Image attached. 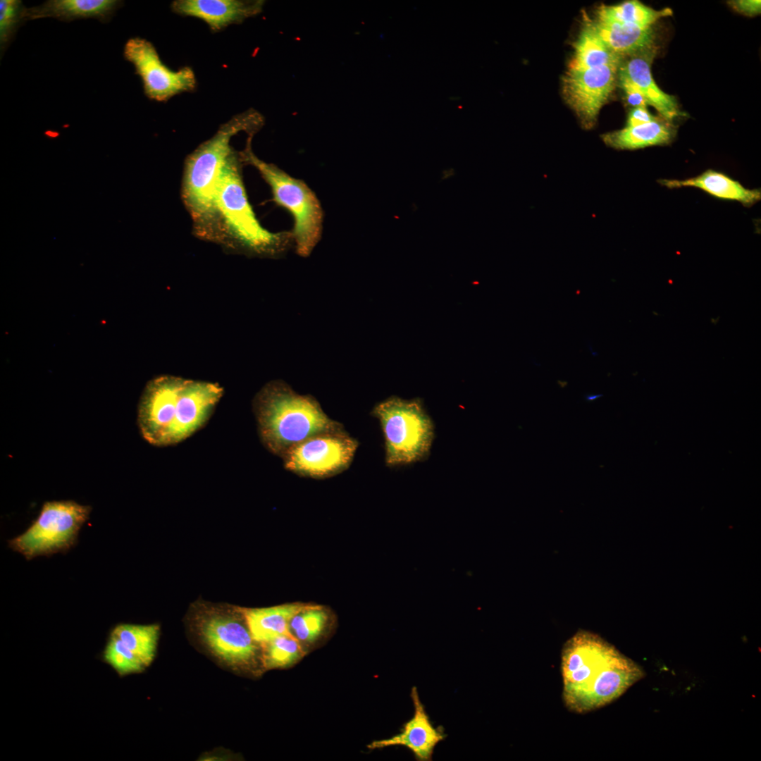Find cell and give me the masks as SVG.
Masks as SVG:
<instances>
[{
  "label": "cell",
  "mask_w": 761,
  "mask_h": 761,
  "mask_svg": "<svg viewBox=\"0 0 761 761\" xmlns=\"http://www.w3.org/2000/svg\"><path fill=\"white\" fill-rule=\"evenodd\" d=\"M562 698L570 711L583 714L619 698L645 673L598 635L579 630L561 655Z\"/></svg>",
  "instance_id": "obj_1"
},
{
  "label": "cell",
  "mask_w": 761,
  "mask_h": 761,
  "mask_svg": "<svg viewBox=\"0 0 761 761\" xmlns=\"http://www.w3.org/2000/svg\"><path fill=\"white\" fill-rule=\"evenodd\" d=\"M223 394L216 383L170 375L151 380L138 408L143 438L156 446L185 440L206 423Z\"/></svg>",
  "instance_id": "obj_2"
},
{
  "label": "cell",
  "mask_w": 761,
  "mask_h": 761,
  "mask_svg": "<svg viewBox=\"0 0 761 761\" xmlns=\"http://www.w3.org/2000/svg\"><path fill=\"white\" fill-rule=\"evenodd\" d=\"M263 123L262 116L254 110L235 115L187 157L182 197L194 233L200 239L222 245L224 233L216 206V191L221 173L235 151L230 141L240 132L254 135Z\"/></svg>",
  "instance_id": "obj_3"
},
{
  "label": "cell",
  "mask_w": 761,
  "mask_h": 761,
  "mask_svg": "<svg viewBox=\"0 0 761 761\" xmlns=\"http://www.w3.org/2000/svg\"><path fill=\"white\" fill-rule=\"evenodd\" d=\"M253 409L260 438L278 457L314 435L343 430L311 395H302L281 380L267 383L255 395Z\"/></svg>",
  "instance_id": "obj_4"
},
{
  "label": "cell",
  "mask_w": 761,
  "mask_h": 761,
  "mask_svg": "<svg viewBox=\"0 0 761 761\" xmlns=\"http://www.w3.org/2000/svg\"><path fill=\"white\" fill-rule=\"evenodd\" d=\"M240 154L236 151L219 178L216 206L223 229L221 245L248 256L277 259L294 247L291 233H272L263 228L248 201L241 177Z\"/></svg>",
  "instance_id": "obj_5"
},
{
  "label": "cell",
  "mask_w": 761,
  "mask_h": 761,
  "mask_svg": "<svg viewBox=\"0 0 761 761\" xmlns=\"http://www.w3.org/2000/svg\"><path fill=\"white\" fill-rule=\"evenodd\" d=\"M252 136L248 137L245 149L240 152L241 160L259 171L270 186L276 204L292 215L294 248L299 256L308 257L321 238L323 213L321 203L303 180L256 156L251 147Z\"/></svg>",
  "instance_id": "obj_6"
},
{
  "label": "cell",
  "mask_w": 761,
  "mask_h": 761,
  "mask_svg": "<svg viewBox=\"0 0 761 761\" xmlns=\"http://www.w3.org/2000/svg\"><path fill=\"white\" fill-rule=\"evenodd\" d=\"M371 414L383 433L387 466L409 464L428 455L434 426L421 400L392 396L376 404Z\"/></svg>",
  "instance_id": "obj_7"
},
{
  "label": "cell",
  "mask_w": 761,
  "mask_h": 761,
  "mask_svg": "<svg viewBox=\"0 0 761 761\" xmlns=\"http://www.w3.org/2000/svg\"><path fill=\"white\" fill-rule=\"evenodd\" d=\"M91 507L72 500L45 502L37 519L9 546L27 559L64 551L75 542Z\"/></svg>",
  "instance_id": "obj_8"
},
{
  "label": "cell",
  "mask_w": 761,
  "mask_h": 761,
  "mask_svg": "<svg viewBox=\"0 0 761 761\" xmlns=\"http://www.w3.org/2000/svg\"><path fill=\"white\" fill-rule=\"evenodd\" d=\"M357 447L358 442L343 429L310 437L291 447L281 458L288 471L304 476L326 478L347 469Z\"/></svg>",
  "instance_id": "obj_9"
},
{
  "label": "cell",
  "mask_w": 761,
  "mask_h": 761,
  "mask_svg": "<svg viewBox=\"0 0 761 761\" xmlns=\"http://www.w3.org/2000/svg\"><path fill=\"white\" fill-rule=\"evenodd\" d=\"M123 56L135 67L142 80L144 94L151 100L166 101L197 87V79L189 66L174 70L159 57L156 47L146 39L135 37L125 42Z\"/></svg>",
  "instance_id": "obj_10"
},
{
  "label": "cell",
  "mask_w": 761,
  "mask_h": 761,
  "mask_svg": "<svg viewBox=\"0 0 761 761\" xmlns=\"http://www.w3.org/2000/svg\"><path fill=\"white\" fill-rule=\"evenodd\" d=\"M199 630L209 651L228 667L246 669L256 663L257 642L253 638L245 619L216 612L202 619Z\"/></svg>",
  "instance_id": "obj_11"
},
{
  "label": "cell",
  "mask_w": 761,
  "mask_h": 761,
  "mask_svg": "<svg viewBox=\"0 0 761 761\" xmlns=\"http://www.w3.org/2000/svg\"><path fill=\"white\" fill-rule=\"evenodd\" d=\"M619 66L567 70L562 79L563 94L583 128L593 127L600 110L614 89Z\"/></svg>",
  "instance_id": "obj_12"
},
{
  "label": "cell",
  "mask_w": 761,
  "mask_h": 761,
  "mask_svg": "<svg viewBox=\"0 0 761 761\" xmlns=\"http://www.w3.org/2000/svg\"><path fill=\"white\" fill-rule=\"evenodd\" d=\"M411 698L414 713L413 717L404 724L401 731L389 738L373 741L368 745L369 748L400 745L410 750L417 760H432L435 747L446 735L441 726L435 727L431 722L415 686L412 688Z\"/></svg>",
  "instance_id": "obj_13"
},
{
  "label": "cell",
  "mask_w": 761,
  "mask_h": 761,
  "mask_svg": "<svg viewBox=\"0 0 761 761\" xmlns=\"http://www.w3.org/2000/svg\"><path fill=\"white\" fill-rule=\"evenodd\" d=\"M263 5V1L176 0L171 8L175 13L201 19L211 30L218 31L259 13Z\"/></svg>",
  "instance_id": "obj_14"
},
{
  "label": "cell",
  "mask_w": 761,
  "mask_h": 761,
  "mask_svg": "<svg viewBox=\"0 0 761 761\" xmlns=\"http://www.w3.org/2000/svg\"><path fill=\"white\" fill-rule=\"evenodd\" d=\"M122 3L117 0H48L39 6L25 8L23 18L25 21L52 18L65 22L94 18L106 23Z\"/></svg>",
  "instance_id": "obj_15"
},
{
  "label": "cell",
  "mask_w": 761,
  "mask_h": 761,
  "mask_svg": "<svg viewBox=\"0 0 761 761\" xmlns=\"http://www.w3.org/2000/svg\"><path fill=\"white\" fill-rule=\"evenodd\" d=\"M653 49L633 55L622 66L619 73L633 82L645 96L648 105L652 106L664 120L672 122L680 116V111L674 97L669 95L656 85L651 73V62L654 57Z\"/></svg>",
  "instance_id": "obj_16"
},
{
  "label": "cell",
  "mask_w": 761,
  "mask_h": 761,
  "mask_svg": "<svg viewBox=\"0 0 761 761\" xmlns=\"http://www.w3.org/2000/svg\"><path fill=\"white\" fill-rule=\"evenodd\" d=\"M658 182L669 188L693 187L707 194L726 200L736 201L750 206L761 199V191L748 189L724 173L707 170L698 176L683 180L661 179Z\"/></svg>",
  "instance_id": "obj_17"
},
{
  "label": "cell",
  "mask_w": 761,
  "mask_h": 761,
  "mask_svg": "<svg viewBox=\"0 0 761 761\" xmlns=\"http://www.w3.org/2000/svg\"><path fill=\"white\" fill-rule=\"evenodd\" d=\"M311 605L286 604L242 609L241 612L253 638L261 645L280 636H295L290 624L295 614Z\"/></svg>",
  "instance_id": "obj_18"
},
{
  "label": "cell",
  "mask_w": 761,
  "mask_h": 761,
  "mask_svg": "<svg viewBox=\"0 0 761 761\" xmlns=\"http://www.w3.org/2000/svg\"><path fill=\"white\" fill-rule=\"evenodd\" d=\"M596 32L614 53L636 55L653 49L655 34L652 27L595 20Z\"/></svg>",
  "instance_id": "obj_19"
},
{
  "label": "cell",
  "mask_w": 761,
  "mask_h": 761,
  "mask_svg": "<svg viewBox=\"0 0 761 761\" xmlns=\"http://www.w3.org/2000/svg\"><path fill=\"white\" fill-rule=\"evenodd\" d=\"M676 135L671 122L657 119L653 122L602 135L604 142L616 149L633 150L669 144Z\"/></svg>",
  "instance_id": "obj_20"
},
{
  "label": "cell",
  "mask_w": 761,
  "mask_h": 761,
  "mask_svg": "<svg viewBox=\"0 0 761 761\" xmlns=\"http://www.w3.org/2000/svg\"><path fill=\"white\" fill-rule=\"evenodd\" d=\"M621 56L611 51L587 23L575 42L567 70H579L609 64H620Z\"/></svg>",
  "instance_id": "obj_21"
},
{
  "label": "cell",
  "mask_w": 761,
  "mask_h": 761,
  "mask_svg": "<svg viewBox=\"0 0 761 761\" xmlns=\"http://www.w3.org/2000/svg\"><path fill=\"white\" fill-rule=\"evenodd\" d=\"M110 633L118 638L147 667L154 661L160 634L158 624H119Z\"/></svg>",
  "instance_id": "obj_22"
},
{
  "label": "cell",
  "mask_w": 761,
  "mask_h": 761,
  "mask_svg": "<svg viewBox=\"0 0 761 761\" xmlns=\"http://www.w3.org/2000/svg\"><path fill=\"white\" fill-rule=\"evenodd\" d=\"M672 14V11L666 8L655 10L638 1H626L613 6H602L596 13V20L617 22L636 25L641 27H652L659 19Z\"/></svg>",
  "instance_id": "obj_23"
},
{
  "label": "cell",
  "mask_w": 761,
  "mask_h": 761,
  "mask_svg": "<svg viewBox=\"0 0 761 761\" xmlns=\"http://www.w3.org/2000/svg\"><path fill=\"white\" fill-rule=\"evenodd\" d=\"M262 645V664L268 669L287 667L304 655L295 636H280Z\"/></svg>",
  "instance_id": "obj_24"
},
{
  "label": "cell",
  "mask_w": 761,
  "mask_h": 761,
  "mask_svg": "<svg viewBox=\"0 0 761 761\" xmlns=\"http://www.w3.org/2000/svg\"><path fill=\"white\" fill-rule=\"evenodd\" d=\"M101 657L102 661L109 665L120 676L142 673L147 668L136 655L111 633Z\"/></svg>",
  "instance_id": "obj_25"
},
{
  "label": "cell",
  "mask_w": 761,
  "mask_h": 761,
  "mask_svg": "<svg viewBox=\"0 0 761 761\" xmlns=\"http://www.w3.org/2000/svg\"><path fill=\"white\" fill-rule=\"evenodd\" d=\"M327 615L320 606L311 605L292 619L290 626L293 635L299 641L312 642L324 629Z\"/></svg>",
  "instance_id": "obj_26"
},
{
  "label": "cell",
  "mask_w": 761,
  "mask_h": 761,
  "mask_svg": "<svg viewBox=\"0 0 761 761\" xmlns=\"http://www.w3.org/2000/svg\"><path fill=\"white\" fill-rule=\"evenodd\" d=\"M25 6L20 0L0 1V48L2 54L10 43L20 25L25 22Z\"/></svg>",
  "instance_id": "obj_27"
},
{
  "label": "cell",
  "mask_w": 761,
  "mask_h": 761,
  "mask_svg": "<svg viewBox=\"0 0 761 761\" xmlns=\"http://www.w3.org/2000/svg\"><path fill=\"white\" fill-rule=\"evenodd\" d=\"M619 75L628 103L634 107L646 106L647 100L639 88L623 74L619 73Z\"/></svg>",
  "instance_id": "obj_28"
},
{
  "label": "cell",
  "mask_w": 761,
  "mask_h": 761,
  "mask_svg": "<svg viewBox=\"0 0 761 761\" xmlns=\"http://www.w3.org/2000/svg\"><path fill=\"white\" fill-rule=\"evenodd\" d=\"M657 119H659L657 117L654 116L648 111L646 106H637L634 107L629 113L626 127L641 125L653 122Z\"/></svg>",
  "instance_id": "obj_29"
},
{
  "label": "cell",
  "mask_w": 761,
  "mask_h": 761,
  "mask_svg": "<svg viewBox=\"0 0 761 761\" xmlns=\"http://www.w3.org/2000/svg\"><path fill=\"white\" fill-rule=\"evenodd\" d=\"M731 6L739 13L748 16L757 15L761 11L760 0H738L730 1Z\"/></svg>",
  "instance_id": "obj_30"
},
{
  "label": "cell",
  "mask_w": 761,
  "mask_h": 761,
  "mask_svg": "<svg viewBox=\"0 0 761 761\" xmlns=\"http://www.w3.org/2000/svg\"><path fill=\"white\" fill-rule=\"evenodd\" d=\"M602 396V394H586L584 398L588 402H593Z\"/></svg>",
  "instance_id": "obj_31"
}]
</instances>
